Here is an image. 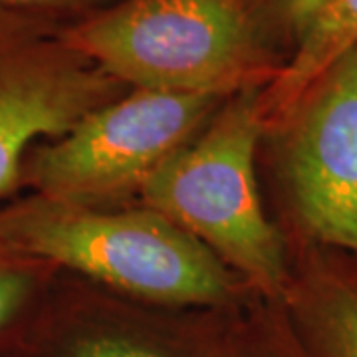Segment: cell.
<instances>
[{
  "label": "cell",
  "instance_id": "6da1fadb",
  "mask_svg": "<svg viewBox=\"0 0 357 357\" xmlns=\"http://www.w3.org/2000/svg\"><path fill=\"white\" fill-rule=\"evenodd\" d=\"M62 38L133 89L230 96L280 72L252 0H115Z\"/></svg>",
  "mask_w": 357,
  "mask_h": 357
},
{
  "label": "cell",
  "instance_id": "7a4b0ae2",
  "mask_svg": "<svg viewBox=\"0 0 357 357\" xmlns=\"http://www.w3.org/2000/svg\"><path fill=\"white\" fill-rule=\"evenodd\" d=\"M0 250L163 304H213L229 292L217 256L151 208L100 213L34 192L0 206Z\"/></svg>",
  "mask_w": 357,
  "mask_h": 357
},
{
  "label": "cell",
  "instance_id": "3957f363",
  "mask_svg": "<svg viewBox=\"0 0 357 357\" xmlns=\"http://www.w3.org/2000/svg\"><path fill=\"white\" fill-rule=\"evenodd\" d=\"M262 86L238 89L218 105L208 129L169 155L141 183L147 208L215 250L260 288L280 292V238L258 197L255 151L264 117Z\"/></svg>",
  "mask_w": 357,
  "mask_h": 357
},
{
  "label": "cell",
  "instance_id": "277c9868",
  "mask_svg": "<svg viewBox=\"0 0 357 357\" xmlns=\"http://www.w3.org/2000/svg\"><path fill=\"white\" fill-rule=\"evenodd\" d=\"M227 98L133 89L91 109L62 137L32 149L24 185L76 204L141 187Z\"/></svg>",
  "mask_w": 357,
  "mask_h": 357
},
{
  "label": "cell",
  "instance_id": "5b68a950",
  "mask_svg": "<svg viewBox=\"0 0 357 357\" xmlns=\"http://www.w3.org/2000/svg\"><path fill=\"white\" fill-rule=\"evenodd\" d=\"M62 26L0 8V199L24 187L32 149L126 88L72 50Z\"/></svg>",
  "mask_w": 357,
  "mask_h": 357
},
{
  "label": "cell",
  "instance_id": "8992f818",
  "mask_svg": "<svg viewBox=\"0 0 357 357\" xmlns=\"http://www.w3.org/2000/svg\"><path fill=\"white\" fill-rule=\"evenodd\" d=\"M296 213L319 243L357 256V44L304 91L284 119Z\"/></svg>",
  "mask_w": 357,
  "mask_h": 357
},
{
  "label": "cell",
  "instance_id": "52a82bcc",
  "mask_svg": "<svg viewBox=\"0 0 357 357\" xmlns=\"http://www.w3.org/2000/svg\"><path fill=\"white\" fill-rule=\"evenodd\" d=\"M356 44L357 0H332L310 24L288 62L262 89L264 121H284L304 91Z\"/></svg>",
  "mask_w": 357,
  "mask_h": 357
},
{
  "label": "cell",
  "instance_id": "ba28073f",
  "mask_svg": "<svg viewBox=\"0 0 357 357\" xmlns=\"http://www.w3.org/2000/svg\"><path fill=\"white\" fill-rule=\"evenodd\" d=\"M302 302L306 347L312 357H357V284L319 278Z\"/></svg>",
  "mask_w": 357,
  "mask_h": 357
},
{
  "label": "cell",
  "instance_id": "9c48e42d",
  "mask_svg": "<svg viewBox=\"0 0 357 357\" xmlns=\"http://www.w3.org/2000/svg\"><path fill=\"white\" fill-rule=\"evenodd\" d=\"M46 264L28 256L0 250V345L24 324L40 286L38 266Z\"/></svg>",
  "mask_w": 357,
  "mask_h": 357
},
{
  "label": "cell",
  "instance_id": "30bf717a",
  "mask_svg": "<svg viewBox=\"0 0 357 357\" xmlns=\"http://www.w3.org/2000/svg\"><path fill=\"white\" fill-rule=\"evenodd\" d=\"M330 2L332 0H252L268 38L270 34L282 36L290 44V56L310 24Z\"/></svg>",
  "mask_w": 357,
  "mask_h": 357
},
{
  "label": "cell",
  "instance_id": "8fae6325",
  "mask_svg": "<svg viewBox=\"0 0 357 357\" xmlns=\"http://www.w3.org/2000/svg\"><path fill=\"white\" fill-rule=\"evenodd\" d=\"M112 2L115 0H0V8L32 14L58 24H66L64 18H68L70 24Z\"/></svg>",
  "mask_w": 357,
  "mask_h": 357
},
{
  "label": "cell",
  "instance_id": "7c38bea8",
  "mask_svg": "<svg viewBox=\"0 0 357 357\" xmlns=\"http://www.w3.org/2000/svg\"><path fill=\"white\" fill-rule=\"evenodd\" d=\"M66 357H163L147 345L119 337H91L72 345Z\"/></svg>",
  "mask_w": 357,
  "mask_h": 357
},
{
  "label": "cell",
  "instance_id": "4fadbf2b",
  "mask_svg": "<svg viewBox=\"0 0 357 357\" xmlns=\"http://www.w3.org/2000/svg\"><path fill=\"white\" fill-rule=\"evenodd\" d=\"M288 357H312V356H310L307 347L304 345L302 349H292V354H288Z\"/></svg>",
  "mask_w": 357,
  "mask_h": 357
}]
</instances>
